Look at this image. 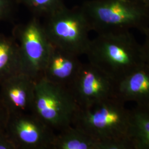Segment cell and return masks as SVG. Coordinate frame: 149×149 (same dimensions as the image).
<instances>
[{"mask_svg":"<svg viewBox=\"0 0 149 149\" xmlns=\"http://www.w3.org/2000/svg\"><path fill=\"white\" fill-rule=\"evenodd\" d=\"M72 125L97 141L99 149H132L130 109L117 96L79 107Z\"/></svg>","mask_w":149,"mask_h":149,"instance_id":"1","label":"cell"},{"mask_svg":"<svg viewBox=\"0 0 149 149\" xmlns=\"http://www.w3.org/2000/svg\"><path fill=\"white\" fill-rule=\"evenodd\" d=\"M85 55L88 62L116 82L145 63L141 44L130 31L97 34Z\"/></svg>","mask_w":149,"mask_h":149,"instance_id":"2","label":"cell"},{"mask_svg":"<svg viewBox=\"0 0 149 149\" xmlns=\"http://www.w3.org/2000/svg\"><path fill=\"white\" fill-rule=\"evenodd\" d=\"M80 8L97 34L149 27V4L143 0H89Z\"/></svg>","mask_w":149,"mask_h":149,"instance_id":"3","label":"cell"},{"mask_svg":"<svg viewBox=\"0 0 149 149\" xmlns=\"http://www.w3.org/2000/svg\"><path fill=\"white\" fill-rule=\"evenodd\" d=\"M43 24L53 45L79 56L85 55L92 30L80 7L69 9L64 6L45 17Z\"/></svg>","mask_w":149,"mask_h":149,"instance_id":"4","label":"cell"},{"mask_svg":"<svg viewBox=\"0 0 149 149\" xmlns=\"http://www.w3.org/2000/svg\"><path fill=\"white\" fill-rule=\"evenodd\" d=\"M79 109L69 88L43 78L36 81L31 112L54 131L72 125Z\"/></svg>","mask_w":149,"mask_h":149,"instance_id":"5","label":"cell"},{"mask_svg":"<svg viewBox=\"0 0 149 149\" xmlns=\"http://www.w3.org/2000/svg\"><path fill=\"white\" fill-rule=\"evenodd\" d=\"M12 36L18 45L22 73L36 81L42 79L52 47L43 24L34 17L16 26Z\"/></svg>","mask_w":149,"mask_h":149,"instance_id":"6","label":"cell"},{"mask_svg":"<svg viewBox=\"0 0 149 149\" xmlns=\"http://www.w3.org/2000/svg\"><path fill=\"white\" fill-rule=\"evenodd\" d=\"M80 108L117 96V82L95 65L82 63L69 88Z\"/></svg>","mask_w":149,"mask_h":149,"instance_id":"7","label":"cell"},{"mask_svg":"<svg viewBox=\"0 0 149 149\" xmlns=\"http://www.w3.org/2000/svg\"><path fill=\"white\" fill-rule=\"evenodd\" d=\"M6 132L17 149H52L55 131L32 112L10 115Z\"/></svg>","mask_w":149,"mask_h":149,"instance_id":"8","label":"cell"},{"mask_svg":"<svg viewBox=\"0 0 149 149\" xmlns=\"http://www.w3.org/2000/svg\"><path fill=\"white\" fill-rule=\"evenodd\" d=\"M36 81L19 73L0 85V99L10 115L32 112Z\"/></svg>","mask_w":149,"mask_h":149,"instance_id":"9","label":"cell"},{"mask_svg":"<svg viewBox=\"0 0 149 149\" xmlns=\"http://www.w3.org/2000/svg\"><path fill=\"white\" fill-rule=\"evenodd\" d=\"M79 57L52 44L42 78L69 88L82 64Z\"/></svg>","mask_w":149,"mask_h":149,"instance_id":"10","label":"cell"},{"mask_svg":"<svg viewBox=\"0 0 149 149\" xmlns=\"http://www.w3.org/2000/svg\"><path fill=\"white\" fill-rule=\"evenodd\" d=\"M117 96L125 103L149 106V66L144 63L117 82Z\"/></svg>","mask_w":149,"mask_h":149,"instance_id":"11","label":"cell"},{"mask_svg":"<svg viewBox=\"0 0 149 149\" xmlns=\"http://www.w3.org/2000/svg\"><path fill=\"white\" fill-rule=\"evenodd\" d=\"M22 73L19 49L16 39L0 34V85L15 74Z\"/></svg>","mask_w":149,"mask_h":149,"instance_id":"12","label":"cell"},{"mask_svg":"<svg viewBox=\"0 0 149 149\" xmlns=\"http://www.w3.org/2000/svg\"><path fill=\"white\" fill-rule=\"evenodd\" d=\"M52 149H99V144L84 131L71 125L55 133Z\"/></svg>","mask_w":149,"mask_h":149,"instance_id":"13","label":"cell"},{"mask_svg":"<svg viewBox=\"0 0 149 149\" xmlns=\"http://www.w3.org/2000/svg\"><path fill=\"white\" fill-rule=\"evenodd\" d=\"M130 139L132 149H149V106L130 109Z\"/></svg>","mask_w":149,"mask_h":149,"instance_id":"14","label":"cell"},{"mask_svg":"<svg viewBox=\"0 0 149 149\" xmlns=\"http://www.w3.org/2000/svg\"><path fill=\"white\" fill-rule=\"evenodd\" d=\"M36 16L45 17L63 7L64 0H18Z\"/></svg>","mask_w":149,"mask_h":149,"instance_id":"15","label":"cell"},{"mask_svg":"<svg viewBox=\"0 0 149 149\" xmlns=\"http://www.w3.org/2000/svg\"><path fill=\"white\" fill-rule=\"evenodd\" d=\"M15 8L12 0H0V22L10 19Z\"/></svg>","mask_w":149,"mask_h":149,"instance_id":"16","label":"cell"},{"mask_svg":"<svg viewBox=\"0 0 149 149\" xmlns=\"http://www.w3.org/2000/svg\"><path fill=\"white\" fill-rule=\"evenodd\" d=\"M141 33L144 36V42L141 44L144 62L149 66V27L145 28Z\"/></svg>","mask_w":149,"mask_h":149,"instance_id":"17","label":"cell"},{"mask_svg":"<svg viewBox=\"0 0 149 149\" xmlns=\"http://www.w3.org/2000/svg\"><path fill=\"white\" fill-rule=\"evenodd\" d=\"M0 149H17L15 144L6 131L0 132Z\"/></svg>","mask_w":149,"mask_h":149,"instance_id":"18","label":"cell"},{"mask_svg":"<svg viewBox=\"0 0 149 149\" xmlns=\"http://www.w3.org/2000/svg\"><path fill=\"white\" fill-rule=\"evenodd\" d=\"M10 114L0 99V132L6 131Z\"/></svg>","mask_w":149,"mask_h":149,"instance_id":"19","label":"cell"},{"mask_svg":"<svg viewBox=\"0 0 149 149\" xmlns=\"http://www.w3.org/2000/svg\"><path fill=\"white\" fill-rule=\"evenodd\" d=\"M143 1L144 2H146L147 3H149V0H143Z\"/></svg>","mask_w":149,"mask_h":149,"instance_id":"20","label":"cell"}]
</instances>
